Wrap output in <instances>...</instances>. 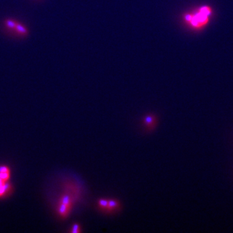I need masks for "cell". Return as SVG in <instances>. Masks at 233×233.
I'll list each match as a JSON object with an SVG mask.
<instances>
[{
    "instance_id": "cell-1",
    "label": "cell",
    "mask_w": 233,
    "mask_h": 233,
    "mask_svg": "<svg viewBox=\"0 0 233 233\" xmlns=\"http://www.w3.org/2000/svg\"><path fill=\"white\" fill-rule=\"evenodd\" d=\"M211 13V8L208 6H204L194 13L185 14L184 20L192 27L199 29L205 26L208 23Z\"/></svg>"
},
{
    "instance_id": "cell-2",
    "label": "cell",
    "mask_w": 233,
    "mask_h": 233,
    "mask_svg": "<svg viewBox=\"0 0 233 233\" xmlns=\"http://www.w3.org/2000/svg\"><path fill=\"white\" fill-rule=\"evenodd\" d=\"M79 197L78 192H66L63 194L58 199L56 211L60 218L65 219L71 213L74 203Z\"/></svg>"
},
{
    "instance_id": "cell-3",
    "label": "cell",
    "mask_w": 233,
    "mask_h": 233,
    "mask_svg": "<svg viewBox=\"0 0 233 233\" xmlns=\"http://www.w3.org/2000/svg\"><path fill=\"white\" fill-rule=\"evenodd\" d=\"M6 27H8L9 29H13L17 35L25 36L27 34V29L22 24L17 23L13 20H9L5 22Z\"/></svg>"
},
{
    "instance_id": "cell-4",
    "label": "cell",
    "mask_w": 233,
    "mask_h": 233,
    "mask_svg": "<svg viewBox=\"0 0 233 233\" xmlns=\"http://www.w3.org/2000/svg\"><path fill=\"white\" fill-rule=\"evenodd\" d=\"M157 124V118L154 114H147L143 119V125L148 131L155 129Z\"/></svg>"
},
{
    "instance_id": "cell-5",
    "label": "cell",
    "mask_w": 233,
    "mask_h": 233,
    "mask_svg": "<svg viewBox=\"0 0 233 233\" xmlns=\"http://www.w3.org/2000/svg\"><path fill=\"white\" fill-rule=\"evenodd\" d=\"M121 208L120 201L117 199H108V207H107L105 214L106 215H113L115 212H118Z\"/></svg>"
},
{
    "instance_id": "cell-6",
    "label": "cell",
    "mask_w": 233,
    "mask_h": 233,
    "mask_svg": "<svg viewBox=\"0 0 233 233\" xmlns=\"http://www.w3.org/2000/svg\"><path fill=\"white\" fill-rule=\"evenodd\" d=\"M12 191V185L9 181L0 178V198L7 196Z\"/></svg>"
},
{
    "instance_id": "cell-7",
    "label": "cell",
    "mask_w": 233,
    "mask_h": 233,
    "mask_svg": "<svg viewBox=\"0 0 233 233\" xmlns=\"http://www.w3.org/2000/svg\"><path fill=\"white\" fill-rule=\"evenodd\" d=\"M108 199L105 198H100L97 201V207L100 212L105 214L107 207H108Z\"/></svg>"
},
{
    "instance_id": "cell-8",
    "label": "cell",
    "mask_w": 233,
    "mask_h": 233,
    "mask_svg": "<svg viewBox=\"0 0 233 233\" xmlns=\"http://www.w3.org/2000/svg\"><path fill=\"white\" fill-rule=\"evenodd\" d=\"M69 232H71V233H79V232H82L81 226L80 225L79 223H74L73 225H72Z\"/></svg>"
}]
</instances>
